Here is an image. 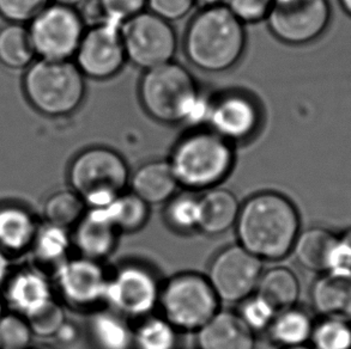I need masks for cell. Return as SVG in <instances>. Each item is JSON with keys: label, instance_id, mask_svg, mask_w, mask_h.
<instances>
[{"label": "cell", "instance_id": "obj_1", "mask_svg": "<svg viewBox=\"0 0 351 349\" xmlns=\"http://www.w3.org/2000/svg\"><path fill=\"white\" fill-rule=\"evenodd\" d=\"M235 230L247 251L261 261H280L289 255L299 236V212L285 195L263 192L240 207Z\"/></svg>", "mask_w": 351, "mask_h": 349}, {"label": "cell", "instance_id": "obj_2", "mask_svg": "<svg viewBox=\"0 0 351 349\" xmlns=\"http://www.w3.org/2000/svg\"><path fill=\"white\" fill-rule=\"evenodd\" d=\"M245 47L243 24L227 5L206 6L195 14L186 31V57L195 67L210 73L235 66Z\"/></svg>", "mask_w": 351, "mask_h": 349}, {"label": "cell", "instance_id": "obj_3", "mask_svg": "<svg viewBox=\"0 0 351 349\" xmlns=\"http://www.w3.org/2000/svg\"><path fill=\"white\" fill-rule=\"evenodd\" d=\"M234 159L232 142L206 129L182 138L171 152L169 163L179 185L190 190H209L228 176Z\"/></svg>", "mask_w": 351, "mask_h": 349}, {"label": "cell", "instance_id": "obj_4", "mask_svg": "<svg viewBox=\"0 0 351 349\" xmlns=\"http://www.w3.org/2000/svg\"><path fill=\"white\" fill-rule=\"evenodd\" d=\"M139 97L145 112L158 122H182L202 112L193 77L173 62L147 70L139 86Z\"/></svg>", "mask_w": 351, "mask_h": 349}, {"label": "cell", "instance_id": "obj_5", "mask_svg": "<svg viewBox=\"0 0 351 349\" xmlns=\"http://www.w3.org/2000/svg\"><path fill=\"white\" fill-rule=\"evenodd\" d=\"M24 91L34 108L47 116H65L81 107L84 75L69 60L41 59L24 77Z\"/></svg>", "mask_w": 351, "mask_h": 349}, {"label": "cell", "instance_id": "obj_6", "mask_svg": "<svg viewBox=\"0 0 351 349\" xmlns=\"http://www.w3.org/2000/svg\"><path fill=\"white\" fill-rule=\"evenodd\" d=\"M130 171L123 157L108 147H90L77 155L69 181L86 207L105 208L125 193Z\"/></svg>", "mask_w": 351, "mask_h": 349}, {"label": "cell", "instance_id": "obj_7", "mask_svg": "<svg viewBox=\"0 0 351 349\" xmlns=\"http://www.w3.org/2000/svg\"><path fill=\"white\" fill-rule=\"evenodd\" d=\"M158 305L178 331L197 333L217 313L219 300L205 275L185 272L162 286Z\"/></svg>", "mask_w": 351, "mask_h": 349}, {"label": "cell", "instance_id": "obj_8", "mask_svg": "<svg viewBox=\"0 0 351 349\" xmlns=\"http://www.w3.org/2000/svg\"><path fill=\"white\" fill-rule=\"evenodd\" d=\"M128 60L150 70L171 62L176 54V35L171 22L152 12H141L120 27Z\"/></svg>", "mask_w": 351, "mask_h": 349}, {"label": "cell", "instance_id": "obj_9", "mask_svg": "<svg viewBox=\"0 0 351 349\" xmlns=\"http://www.w3.org/2000/svg\"><path fill=\"white\" fill-rule=\"evenodd\" d=\"M29 30L36 53L51 60H69L76 55L86 33L78 10L62 4L48 5L32 21Z\"/></svg>", "mask_w": 351, "mask_h": 349}, {"label": "cell", "instance_id": "obj_10", "mask_svg": "<svg viewBox=\"0 0 351 349\" xmlns=\"http://www.w3.org/2000/svg\"><path fill=\"white\" fill-rule=\"evenodd\" d=\"M263 274L261 259L239 246H229L211 261L206 279L219 302L237 304L256 293Z\"/></svg>", "mask_w": 351, "mask_h": 349}, {"label": "cell", "instance_id": "obj_11", "mask_svg": "<svg viewBox=\"0 0 351 349\" xmlns=\"http://www.w3.org/2000/svg\"><path fill=\"white\" fill-rule=\"evenodd\" d=\"M330 16L328 0H274L266 19L275 38L301 46L312 42L325 31Z\"/></svg>", "mask_w": 351, "mask_h": 349}, {"label": "cell", "instance_id": "obj_12", "mask_svg": "<svg viewBox=\"0 0 351 349\" xmlns=\"http://www.w3.org/2000/svg\"><path fill=\"white\" fill-rule=\"evenodd\" d=\"M161 286L156 275L141 264H125L110 275L105 304L123 317L144 318L160 302Z\"/></svg>", "mask_w": 351, "mask_h": 349}, {"label": "cell", "instance_id": "obj_13", "mask_svg": "<svg viewBox=\"0 0 351 349\" xmlns=\"http://www.w3.org/2000/svg\"><path fill=\"white\" fill-rule=\"evenodd\" d=\"M121 25L105 22L86 30L77 49V66L93 79L115 76L128 60L121 36Z\"/></svg>", "mask_w": 351, "mask_h": 349}, {"label": "cell", "instance_id": "obj_14", "mask_svg": "<svg viewBox=\"0 0 351 349\" xmlns=\"http://www.w3.org/2000/svg\"><path fill=\"white\" fill-rule=\"evenodd\" d=\"M54 275L62 298L71 307L90 310L105 302L110 275L100 261L83 256L69 259Z\"/></svg>", "mask_w": 351, "mask_h": 349}, {"label": "cell", "instance_id": "obj_15", "mask_svg": "<svg viewBox=\"0 0 351 349\" xmlns=\"http://www.w3.org/2000/svg\"><path fill=\"white\" fill-rule=\"evenodd\" d=\"M208 115L211 129L230 142L252 137L261 122L256 104L242 94L221 96L208 109Z\"/></svg>", "mask_w": 351, "mask_h": 349}, {"label": "cell", "instance_id": "obj_16", "mask_svg": "<svg viewBox=\"0 0 351 349\" xmlns=\"http://www.w3.org/2000/svg\"><path fill=\"white\" fill-rule=\"evenodd\" d=\"M311 299L319 315L351 323V269L326 272L314 283Z\"/></svg>", "mask_w": 351, "mask_h": 349}, {"label": "cell", "instance_id": "obj_17", "mask_svg": "<svg viewBox=\"0 0 351 349\" xmlns=\"http://www.w3.org/2000/svg\"><path fill=\"white\" fill-rule=\"evenodd\" d=\"M118 233L104 208H89L76 225L73 242L81 256L101 261L114 250Z\"/></svg>", "mask_w": 351, "mask_h": 349}, {"label": "cell", "instance_id": "obj_18", "mask_svg": "<svg viewBox=\"0 0 351 349\" xmlns=\"http://www.w3.org/2000/svg\"><path fill=\"white\" fill-rule=\"evenodd\" d=\"M291 253L304 268L331 272L339 264V237L324 227H311L300 232Z\"/></svg>", "mask_w": 351, "mask_h": 349}, {"label": "cell", "instance_id": "obj_19", "mask_svg": "<svg viewBox=\"0 0 351 349\" xmlns=\"http://www.w3.org/2000/svg\"><path fill=\"white\" fill-rule=\"evenodd\" d=\"M198 349H254V333L239 313L217 311L197 331Z\"/></svg>", "mask_w": 351, "mask_h": 349}, {"label": "cell", "instance_id": "obj_20", "mask_svg": "<svg viewBox=\"0 0 351 349\" xmlns=\"http://www.w3.org/2000/svg\"><path fill=\"white\" fill-rule=\"evenodd\" d=\"M128 184L131 193L149 206L168 203L180 187L169 161H147L130 177Z\"/></svg>", "mask_w": 351, "mask_h": 349}, {"label": "cell", "instance_id": "obj_21", "mask_svg": "<svg viewBox=\"0 0 351 349\" xmlns=\"http://www.w3.org/2000/svg\"><path fill=\"white\" fill-rule=\"evenodd\" d=\"M240 203L228 189L215 188L198 198V227L208 236H219L235 227Z\"/></svg>", "mask_w": 351, "mask_h": 349}, {"label": "cell", "instance_id": "obj_22", "mask_svg": "<svg viewBox=\"0 0 351 349\" xmlns=\"http://www.w3.org/2000/svg\"><path fill=\"white\" fill-rule=\"evenodd\" d=\"M6 298L17 311L27 316L53 299L52 289L41 272L23 270L10 280Z\"/></svg>", "mask_w": 351, "mask_h": 349}, {"label": "cell", "instance_id": "obj_23", "mask_svg": "<svg viewBox=\"0 0 351 349\" xmlns=\"http://www.w3.org/2000/svg\"><path fill=\"white\" fill-rule=\"evenodd\" d=\"M256 294L278 312L294 307L300 297V283L296 274L285 267H275L261 274Z\"/></svg>", "mask_w": 351, "mask_h": 349}, {"label": "cell", "instance_id": "obj_24", "mask_svg": "<svg viewBox=\"0 0 351 349\" xmlns=\"http://www.w3.org/2000/svg\"><path fill=\"white\" fill-rule=\"evenodd\" d=\"M32 214L17 206L0 208V246L19 253L33 246L38 233Z\"/></svg>", "mask_w": 351, "mask_h": 349}, {"label": "cell", "instance_id": "obj_25", "mask_svg": "<svg viewBox=\"0 0 351 349\" xmlns=\"http://www.w3.org/2000/svg\"><path fill=\"white\" fill-rule=\"evenodd\" d=\"M90 334L99 349H133V329L117 312L97 311L90 320Z\"/></svg>", "mask_w": 351, "mask_h": 349}, {"label": "cell", "instance_id": "obj_26", "mask_svg": "<svg viewBox=\"0 0 351 349\" xmlns=\"http://www.w3.org/2000/svg\"><path fill=\"white\" fill-rule=\"evenodd\" d=\"M314 324L307 312L290 307L278 312L269 326V335L282 348L304 346L311 340Z\"/></svg>", "mask_w": 351, "mask_h": 349}, {"label": "cell", "instance_id": "obj_27", "mask_svg": "<svg viewBox=\"0 0 351 349\" xmlns=\"http://www.w3.org/2000/svg\"><path fill=\"white\" fill-rule=\"evenodd\" d=\"M36 54L30 30L22 23L0 29V64L12 70L29 66Z\"/></svg>", "mask_w": 351, "mask_h": 349}, {"label": "cell", "instance_id": "obj_28", "mask_svg": "<svg viewBox=\"0 0 351 349\" xmlns=\"http://www.w3.org/2000/svg\"><path fill=\"white\" fill-rule=\"evenodd\" d=\"M70 246L71 241L66 230L48 224L47 227L38 230L34 240L32 246L34 260L43 266L45 270L52 268L53 274H56L58 269L69 260L67 253Z\"/></svg>", "mask_w": 351, "mask_h": 349}, {"label": "cell", "instance_id": "obj_29", "mask_svg": "<svg viewBox=\"0 0 351 349\" xmlns=\"http://www.w3.org/2000/svg\"><path fill=\"white\" fill-rule=\"evenodd\" d=\"M86 205L73 190H59L45 203L43 214L49 225L62 227H76L86 212Z\"/></svg>", "mask_w": 351, "mask_h": 349}, {"label": "cell", "instance_id": "obj_30", "mask_svg": "<svg viewBox=\"0 0 351 349\" xmlns=\"http://www.w3.org/2000/svg\"><path fill=\"white\" fill-rule=\"evenodd\" d=\"M119 232L141 230L149 219V205L133 193H123L104 208Z\"/></svg>", "mask_w": 351, "mask_h": 349}, {"label": "cell", "instance_id": "obj_31", "mask_svg": "<svg viewBox=\"0 0 351 349\" xmlns=\"http://www.w3.org/2000/svg\"><path fill=\"white\" fill-rule=\"evenodd\" d=\"M178 329L165 317L147 316L133 331V349H176Z\"/></svg>", "mask_w": 351, "mask_h": 349}, {"label": "cell", "instance_id": "obj_32", "mask_svg": "<svg viewBox=\"0 0 351 349\" xmlns=\"http://www.w3.org/2000/svg\"><path fill=\"white\" fill-rule=\"evenodd\" d=\"M313 349H351V323L325 318L314 326Z\"/></svg>", "mask_w": 351, "mask_h": 349}, {"label": "cell", "instance_id": "obj_33", "mask_svg": "<svg viewBox=\"0 0 351 349\" xmlns=\"http://www.w3.org/2000/svg\"><path fill=\"white\" fill-rule=\"evenodd\" d=\"M24 318L28 322L33 335L40 337L57 335L58 331H60V328L66 322L64 309L54 299H51L35 311L30 312Z\"/></svg>", "mask_w": 351, "mask_h": 349}, {"label": "cell", "instance_id": "obj_34", "mask_svg": "<svg viewBox=\"0 0 351 349\" xmlns=\"http://www.w3.org/2000/svg\"><path fill=\"white\" fill-rule=\"evenodd\" d=\"M166 220L178 231L189 232L198 227V198L179 195L168 201Z\"/></svg>", "mask_w": 351, "mask_h": 349}, {"label": "cell", "instance_id": "obj_35", "mask_svg": "<svg viewBox=\"0 0 351 349\" xmlns=\"http://www.w3.org/2000/svg\"><path fill=\"white\" fill-rule=\"evenodd\" d=\"M33 333L25 318L3 315L0 318V349H28Z\"/></svg>", "mask_w": 351, "mask_h": 349}, {"label": "cell", "instance_id": "obj_36", "mask_svg": "<svg viewBox=\"0 0 351 349\" xmlns=\"http://www.w3.org/2000/svg\"><path fill=\"white\" fill-rule=\"evenodd\" d=\"M237 313L253 333L267 331L277 315L275 309L256 293L241 302Z\"/></svg>", "mask_w": 351, "mask_h": 349}, {"label": "cell", "instance_id": "obj_37", "mask_svg": "<svg viewBox=\"0 0 351 349\" xmlns=\"http://www.w3.org/2000/svg\"><path fill=\"white\" fill-rule=\"evenodd\" d=\"M48 3L49 0H0V14L12 23L32 22Z\"/></svg>", "mask_w": 351, "mask_h": 349}, {"label": "cell", "instance_id": "obj_38", "mask_svg": "<svg viewBox=\"0 0 351 349\" xmlns=\"http://www.w3.org/2000/svg\"><path fill=\"white\" fill-rule=\"evenodd\" d=\"M106 22L121 24L144 11L147 0H99Z\"/></svg>", "mask_w": 351, "mask_h": 349}, {"label": "cell", "instance_id": "obj_39", "mask_svg": "<svg viewBox=\"0 0 351 349\" xmlns=\"http://www.w3.org/2000/svg\"><path fill=\"white\" fill-rule=\"evenodd\" d=\"M272 3L274 0H227V6L242 23H251L266 18Z\"/></svg>", "mask_w": 351, "mask_h": 349}, {"label": "cell", "instance_id": "obj_40", "mask_svg": "<svg viewBox=\"0 0 351 349\" xmlns=\"http://www.w3.org/2000/svg\"><path fill=\"white\" fill-rule=\"evenodd\" d=\"M195 3L197 0H147V5L152 14L173 22L190 14Z\"/></svg>", "mask_w": 351, "mask_h": 349}, {"label": "cell", "instance_id": "obj_41", "mask_svg": "<svg viewBox=\"0 0 351 349\" xmlns=\"http://www.w3.org/2000/svg\"><path fill=\"white\" fill-rule=\"evenodd\" d=\"M339 251L341 269H351V230H348L339 237Z\"/></svg>", "mask_w": 351, "mask_h": 349}, {"label": "cell", "instance_id": "obj_42", "mask_svg": "<svg viewBox=\"0 0 351 349\" xmlns=\"http://www.w3.org/2000/svg\"><path fill=\"white\" fill-rule=\"evenodd\" d=\"M56 336H57L58 339H60L62 342L70 344V342L76 339L77 331L75 329V326L65 322V324L60 328V331H58V334Z\"/></svg>", "mask_w": 351, "mask_h": 349}, {"label": "cell", "instance_id": "obj_43", "mask_svg": "<svg viewBox=\"0 0 351 349\" xmlns=\"http://www.w3.org/2000/svg\"><path fill=\"white\" fill-rule=\"evenodd\" d=\"M10 262L4 253L0 249V283L4 281L9 274Z\"/></svg>", "mask_w": 351, "mask_h": 349}, {"label": "cell", "instance_id": "obj_44", "mask_svg": "<svg viewBox=\"0 0 351 349\" xmlns=\"http://www.w3.org/2000/svg\"><path fill=\"white\" fill-rule=\"evenodd\" d=\"M56 1H57V4L65 5V6L76 9V6H80L84 0H56Z\"/></svg>", "mask_w": 351, "mask_h": 349}, {"label": "cell", "instance_id": "obj_45", "mask_svg": "<svg viewBox=\"0 0 351 349\" xmlns=\"http://www.w3.org/2000/svg\"><path fill=\"white\" fill-rule=\"evenodd\" d=\"M341 4H342L343 9L347 11L348 14L351 16V0H341Z\"/></svg>", "mask_w": 351, "mask_h": 349}, {"label": "cell", "instance_id": "obj_46", "mask_svg": "<svg viewBox=\"0 0 351 349\" xmlns=\"http://www.w3.org/2000/svg\"><path fill=\"white\" fill-rule=\"evenodd\" d=\"M197 1H199V3H202V4L204 5L205 8H206V6H213V5L219 4L221 0H197Z\"/></svg>", "mask_w": 351, "mask_h": 349}, {"label": "cell", "instance_id": "obj_47", "mask_svg": "<svg viewBox=\"0 0 351 349\" xmlns=\"http://www.w3.org/2000/svg\"><path fill=\"white\" fill-rule=\"evenodd\" d=\"M282 349H313L311 348V347H307V346H298V347H288V348H282Z\"/></svg>", "mask_w": 351, "mask_h": 349}, {"label": "cell", "instance_id": "obj_48", "mask_svg": "<svg viewBox=\"0 0 351 349\" xmlns=\"http://www.w3.org/2000/svg\"><path fill=\"white\" fill-rule=\"evenodd\" d=\"M3 315H4V307H3V300L0 298V318L3 317Z\"/></svg>", "mask_w": 351, "mask_h": 349}]
</instances>
